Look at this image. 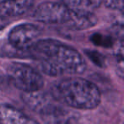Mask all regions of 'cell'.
<instances>
[{"mask_svg":"<svg viewBox=\"0 0 124 124\" xmlns=\"http://www.w3.org/2000/svg\"><path fill=\"white\" fill-rule=\"evenodd\" d=\"M28 51L30 59L39 61L42 71L50 77L82 74L86 71L87 64L81 54L57 40H38Z\"/></svg>","mask_w":124,"mask_h":124,"instance_id":"obj_1","label":"cell"},{"mask_svg":"<svg viewBox=\"0 0 124 124\" xmlns=\"http://www.w3.org/2000/svg\"><path fill=\"white\" fill-rule=\"evenodd\" d=\"M50 93L56 100L78 110L94 109L101 100L98 87L82 78H69L58 82Z\"/></svg>","mask_w":124,"mask_h":124,"instance_id":"obj_2","label":"cell"},{"mask_svg":"<svg viewBox=\"0 0 124 124\" xmlns=\"http://www.w3.org/2000/svg\"><path fill=\"white\" fill-rule=\"evenodd\" d=\"M7 75L13 85L22 92L40 90L44 84L42 75L31 66L23 63H11L7 68Z\"/></svg>","mask_w":124,"mask_h":124,"instance_id":"obj_3","label":"cell"},{"mask_svg":"<svg viewBox=\"0 0 124 124\" xmlns=\"http://www.w3.org/2000/svg\"><path fill=\"white\" fill-rule=\"evenodd\" d=\"M32 17L47 24H63L69 20L70 9L62 3L44 2L35 9Z\"/></svg>","mask_w":124,"mask_h":124,"instance_id":"obj_4","label":"cell"},{"mask_svg":"<svg viewBox=\"0 0 124 124\" xmlns=\"http://www.w3.org/2000/svg\"><path fill=\"white\" fill-rule=\"evenodd\" d=\"M40 35V29L36 25L25 23L15 26L9 33L8 40L16 47L27 49Z\"/></svg>","mask_w":124,"mask_h":124,"instance_id":"obj_5","label":"cell"},{"mask_svg":"<svg viewBox=\"0 0 124 124\" xmlns=\"http://www.w3.org/2000/svg\"><path fill=\"white\" fill-rule=\"evenodd\" d=\"M21 100L31 110L38 112L41 116L50 110L54 105L55 100L51 93L43 92L41 89L31 92H23Z\"/></svg>","mask_w":124,"mask_h":124,"instance_id":"obj_6","label":"cell"},{"mask_svg":"<svg viewBox=\"0 0 124 124\" xmlns=\"http://www.w3.org/2000/svg\"><path fill=\"white\" fill-rule=\"evenodd\" d=\"M35 0H4L0 3V17L22 16L33 7Z\"/></svg>","mask_w":124,"mask_h":124,"instance_id":"obj_7","label":"cell"},{"mask_svg":"<svg viewBox=\"0 0 124 124\" xmlns=\"http://www.w3.org/2000/svg\"><path fill=\"white\" fill-rule=\"evenodd\" d=\"M66 24L76 30H85L93 27L97 24V18L88 9L70 10L69 20Z\"/></svg>","mask_w":124,"mask_h":124,"instance_id":"obj_8","label":"cell"},{"mask_svg":"<svg viewBox=\"0 0 124 124\" xmlns=\"http://www.w3.org/2000/svg\"><path fill=\"white\" fill-rule=\"evenodd\" d=\"M0 123L4 124H22L37 123V121L30 118L28 116L9 105H0Z\"/></svg>","mask_w":124,"mask_h":124,"instance_id":"obj_9","label":"cell"},{"mask_svg":"<svg viewBox=\"0 0 124 124\" xmlns=\"http://www.w3.org/2000/svg\"><path fill=\"white\" fill-rule=\"evenodd\" d=\"M41 116L44 122L50 123H69L77 120L76 115L59 105H54L49 111Z\"/></svg>","mask_w":124,"mask_h":124,"instance_id":"obj_10","label":"cell"},{"mask_svg":"<svg viewBox=\"0 0 124 124\" xmlns=\"http://www.w3.org/2000/svg\"><path fill=\"white\" fill-rule=\"evenodd\" d=\"M0 57L6 58H30L27 49H21L13 45L9 40L0 41Z\"/></svg>","mask_w":124,"mask_h":124,"instance_id":"obj_11","label":"cell"},{"mask_svg":"<svg viewBox=\"0 0 124 124\" xmlns=\"http://www.w3.org/2000/svg\"><path fill=\"white\" fill-rule=\"evenodd\" d=\"M90 41L95 46L102 47L105 48H113L116 44L115 38L111 35H105L102 33H93L90 37Z\"/></svg>","mask_w":124,"mask_h":124,"instance_id":"obj_12","label":"cell"},{"mask_svg":"<svg viewBox=\"0 0 124 124\" xmlns=\"http://www.w3.org/2000/svg\"><path fill=\"white\" fill-rule=\"evenodd\" d=\"M85 54L88 56V58L93 62L95 66H99L100 68H105L106 66V58L105 55L102 54L99 51L96 50H85Z\"/></svg>","mask_w":124,"mask_h":124,"instance_id":"obj_13","label":"cell"},{"mask_svg":"<svg viewBox=\"0 0 124 124\" xmlns=\"http://www.w3.org/2000/svg\"><path fill=\"white\" fill-rule=\"evenodd\" d=\"M62 4H64L68 9H88L87 0H62Z\"/></svg>","mask_w":124,"mask_h":124,"instance_id":"obj_14","label":"cell"},{"mask_svg":"<svg viewBox=\"0 0 124 124\" xmlns=\"http://www.w3.org/2000/svg\"><path fill=\"white\" fill-rule=\"evenodd\" d=\"M103 3L108 9L123 10V0H103Z\"/></svg>","mask_w":124,"mask_h":124,"instance_id":"obj_15","label":"cell"},{"mask_svg":"<svg viewBox=\"0 0 124 124\" xmlns=\"http://www.w3.org/2000/svg\"><path fill=\"white\" fill-rule=\"evenodd\" d=\"M103 3V0H87L88 9H96L100 6V4Z\"/></svg>","mask_w":124,"mask_h":124,"instance_id":"obj_16","label":"cell"},{"mask_svg":"<svg viewBox=\"0 0 124 124\" xmlns=\"http://www.w3.org/2000/svg\"><path fill=\"white\" fill-rule=\"evenodd\" d=\"M8 25V21L6 20V18L0 17V31L2 29H4V27H6Z\"/></svg>","mask_w":124,"mask_h":124,"instance_id":"obj_17","label":"cell"}]
</instances>
